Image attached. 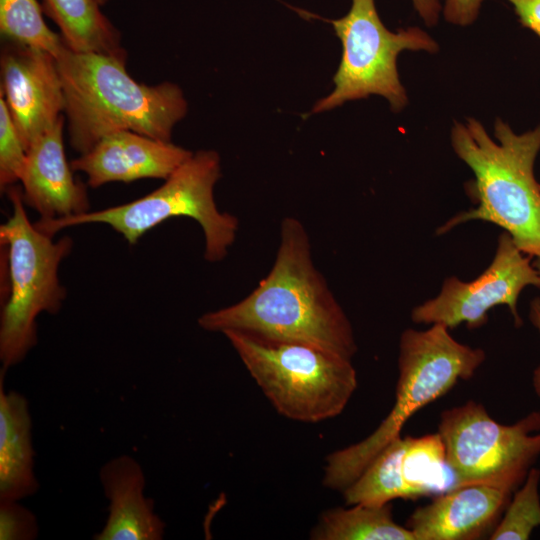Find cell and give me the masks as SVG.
Returning <instances> with one entry per match:
<instances>
[{"mask_svg": "<svg viewBox=\"0 0 540 540\" xmlns=\"http://www.w3.org/2000/svg\"><path fill=\"white\" fill-rule=\"evenodd\" d=\"M211 332L237 330L263 338L299 342L351 359L357 345L351 323L315 268L303 224L287 217L268 275L243 300L198 319Z\"/></svg>", "mask_w": 540, "mask_h": 540, "instance_id": "obj_1", "label": "cell"}, {"mask_svg": "<svg viewBox=\"0 0 540 540\" xmlns=\"http://www.w3.org/2000/svg\"><path fill=\"white\" fill-rule=\"evenodd\" d=\"M56 59L69 142L79 154L123 130L171 141L175 125L187 113L177 84L137 82L126 70V58L75 52L66 46Z\"/></svg>", "mask_w": 540, "mask_h": 540, "instance_id": "obj_2", "label": "cell"}, {"mask_svg": "<svg viewBox=\"0 0 540 540\" xmlns=\"http://www.w3.org/2000/svg\"><path fill=\"white\" fill-rule=\"evenodd\" d=\"M493 139L475 118L456 121L451 145L473 171L469 191L476 207L459 213L437 231L479 220L498 225L531 257L540 256V184L534 174L540 152V124L517 133L501 118L494 122Z\"/></svg>", "mask_w": 540, "mask_h": 540, "instance_id": "obj_3", "label": "cell"}, {"mask_svg": "<svg viewBox=\"0 0 540 540\" xmlns=\"http://www.w3.org/2000/svg\"><path fill=\"white\" fill-rule=\"evenodd\" d=\"M485 359L484 350L458 342L441 324L404 330L392 409L365 439L326 457L323 484L342 492L383 448L401 436L403 426L416 412L448 393L459 380L472 378Z\"/></svg>", "mask_w": 540, "mask_h": 540, "instance_id": "obj_4", "label": "cell"}, {"mask_svg": "<svg viewBox=\"0 0 540 540\" xmlns=\"http://www.w3.org/2000/svg\"><path fill=\"white\" fill-rule=\"evenodd\" d=\"M12 206L0 226L5 250L4 299L0 315L1 369L22 362L37 344V317L60 311L67 296L59 278V266L73 247L70 237L56 241L32 223L25 210L21 188L6 191Z\"/></svg>", "mask_w": 540, "mask_h": 540, "instance_id": "obj_5", "label": "cell"}, {"mask_svg": "<svg viewBox=\"0 0 540 540\" xmlns=\"http://www.w3.org/2000/svg\"><path fill=\"white\" fill-rule=\"evenodd\" d=\"M276 411L291 420L318 423L341 414L353 396L351 359L313 345L254 334L223 332Z\"/></svg>", "mask_w": 540, "mask_h": 540, "instance_id": "obj_6", "label": "cell"}, {"mask_svg": "<svg viewBox=\"0 0 540 540\" xmlns=\"http://www.w3.org/2000/svg\"><path fill=\"white\" fill-rule=\"evenodd\" d=\"M221 177L220 156L214 150H200L185 161L151 193L131 202L53 220H38L35 226L54 236L59 231L83 224H106L130 244L148 231L174 217L192 218L204 234V258L219 262L228 254L239 227L238 219L221 212L214 187Z\"/></svg>", "mask_w": 540, "mask_h": 540, "instance_id": "obj_7", "label": "cell"}, {"mask_svg": "<svg viewBox=\"0 0 540 540\" xmlns=\"http://www.w3.org/2000/svg\"><path fill=\"white\" fill-rule=\"evenodd\" d=\"M342 44V57L334 75V89L320 99L312 112L334 109L347 101L370 95L384 97L392 111L408 103L397 69L402 51L436 53L438 43L419 27L390 31L382 23L374 0H351L348 13L331 20Z\"/></svg>", "mask_w": 540, "mask_h": 540, "instance_id": "obj_8", "label": "cell"}, {"mask_svg": "<svg viewBox=\"0 0 540 540\" xmlns=\"http://www.w3.org/2000/svg\"><path fill=\"white\" fill-rule=\"evenodd\" d=\"M437 432L456 486L501 483L517 489L540 457V411L502 424L468 400L441 412Z\"/></svg>", "mask_w": 540, "mask_h": 540, "instance_id": "obj_9", "label": "cell"}, {"mask_svg": "<svg viewBox=\"0 0 540 540\" xmlns=\"http://www.w3.org/2000/svg\"><path fill=\"white\" fill-rule=\"evenodd\" d=\"M540 289V274L510 234L503 231L498 238L490 265L470 282L458 277L446 278L439 294L416 306L411 313L418 324H441L454 329L465 323L468 329L480 328L488 321V311L506 305L516 327L523 324L518 298L526 287Z\"/></svg>", "mask_w": 540, "mask_h": 540, "instance_id": "obj_10", "label": "cell"}, {"mask_svg": "<svg viewBox=\"0 0 540 540\" xmlns=\"http://www.w3.org/2000/svg\"><path fill=\"white\" fill-rule=\"evenodd\" d=\"M456 487L438 432L398 437L342 493L347 505L434 497Z\"/></svg>", "mask_w": 540, "mask_h": 540, "instance_id": "obj_11", "label": "cell"}, {"mask_svg": "<svg viewBox=\"0 0 540 540\" xmlns=\"http://www.w3.org/2000/svg\"><path fill=\"white\" fill-rule=\"evenodd\" d=\"M0 65V95L27 151L64 115L57 59L46 51L8 41L1 50Z\"/></svg>", "mask_w": 540, "mask_h": 540, "instance_id": "obj_12", "label": "cell"}, {"mask_svg": "<svg viewBox=\"0 0 540 540\" xmlns=\"http://www.w3.org/2000/svg\"><path fill=\"white\" fill-rule=\"evenodd\" d=\"M516 488L501 483L454 487L416 508L405 526L415 540H475L490 535Z\"/></svg>", "mask_w": 540, "mask_h": 540, "instance_id": "obj_13", "label": "cell"}, {"mask_svg": "<svg viewBox=\"0 0 540 540\" xmlns=\"http://www.w3.org/2000/svg\"><path fill=\"white\" fill-rule=\"evenodd\" d=\"M192 155L171 141L123 130L104 136L70 165L86 175L88 186L97 188L146 178L166 180Z\"/></svg>", "mask_w": 540, "mask_h": 540, "instance_id": "obj_14", "label": "cell"}, {"mask_svg": "<svg viewBox=\"0 0 540 540\" xmlns=\"http://www.w3.org/2000/svg\"><path fill=\"white\" fill-rule=\"evenodd\" d=\"M65 115L37 137L27 149L20 178L25 205L35 210L39 220L61 219L89 211L86 187L77 181L64 152Z\"/></svg>", "mask_w": 540, "mask_h": 540, "instance_id": "obj_15", "label": "cell"}, {"mask_svg": "<svg viewBox=\"0 0 540 540\" xmlns=\"http://www.w3.org/2000/svg\"><path fill=\"white\" fill-rule=\"evenodd\" d=\"M100 481L109 502L108 517L95 540H161L164 521L154 502L144 495L145 476L128 455L111 459L100 469Z\"/></svg>", "mask_w": 540, "mask_h": 540, "instance_id": "obj_16", "label": "cell"}, {"mask_svg": "<svg viewBox=\"0 0 540 540\" xmlns=\"http://www.w3.org/2000/svg\"><path fill=\"white\" fill-rule=\"evenodd\" d=\"M0 372V500H21L39 488L34 473L35 451L28 400L5 390Z\"/></svg>", "mask_w": 540, "mask_h": 540, "instance_id": "obj_17", "label": "cell"}, {"mask_svg": "<svg viewBox=\"0 0 540 540\" xmlns=\"http://www.w3.org/2000/svg\"><path fill=\"white\" fill-rule=\"evenodd\" d=\"M41 6L70 50L126 58L120 32L95 0H42Z\"/></svg>", "mask_w": 540, "mask_h": 540, "instance_id": "obj_18", "label": "cell"}, {"mask_svg": "<svg viewBox=\"0 0 540 540\" xmlns=\"http://www.w3.org/2000/svg\"><path fill=\"white\" fill-rule=\"evenodd\" d=\"M314 540H415L413 533L397 524L391 502L383 505L354 504L323 512L310 532Z\"/></svg>", "mask_w": 540, "mask_h": 540, "instance_id": "obj_19", "label": "cell"}, {"mask_svg": "<svg viewBox=\"0 0 540 540\" xmlns=\"http://www.w3.org/2000/svg\"><path fill=\"white\" fill-rule=\"evenodd\" d=\"M0 32L7 41L46 51L56 58L66 47L61 35L46 24L37 0H0Z\"/></svg>", "mask_w": 540, "mask_h": 540, "instance_id": "obj_20", "label": "cell"}, {"mask_svg": "<svg viewBox=\"0 0 540 540\" xmlns=\"http://www.w3.org/2000/svg\"><path fill=\"white\" fill-rule=\"evenodd\" d=\"M540 469L531 467L514 491L499 522L489 535L491 540H527L540 527Z\"/></svg>", "mask_w": 540, "mask_h": 540, "instance_id": "obj_21", "label": "cell"}, {"mask_svg": "<svg viewBox=\"0 0 540 540\" xmlns=\"http://www.w3.org/2000/svg\"><path fill=\"white\" fill-rule=\"evenodd\" d=\"M27 152L11 119L4 98L0 95V188L6 191L20 181Z\"/></svg>", "mask_w": 540, "mask_h": 540, "instance_id": "obj_22", "label": "cell"}, {"mask_svg": "<svg viewBox=\"0 0 540 540\" xmlns=\"http://www.w3.org/2000/svg\"><path fill=\"white\" fill-rule=\"evenodd\" d=\"M36 516L18 500H0V540H32L37 538Z\"/></svg>", "mask_w": 540, "mask_h": 540, "instance_id": "obj_23", "label": "cell"}, {"mask_svg": "<svg viewBox=\"0 0 540 540\" xmlns=\"http://www.w3.org/2000/svg\"><path fill=\"white\" fill-rule=\"evenodd\" d=\"M484 0H445L443 15L447 22L468 26L478 17Z\"/></svg>", "mask_w": 540, "mask_h": 540, "instance_id": "obj_24", "label": "cell"}, {"mask_svg": "<svg viewBox=\"0 0 540 540\" xmlns=\"http://www.w3.org/2000/svg\"><path fill=\"white\" fill-rule=\"evenodd\" d=\"M519 22L540 37V0H507Z\"/></svg>", "mask_w": 540, "mask_h": 540, "instance_id": "obj_25", "label": "cell"}, {"mask_svg": "<svg viewBox=\"0 0 540 540\" xmlns=\"http://www.w3.org/2000/svg\"><path fill=\"white\" fill-rule=\"evenodd\" d=\"M419 16L426 25L433 26L438 22L439 14L442 11L438 0H411Z\"/></svg>", "mask_w": 540, "mask_h": 540, "instance_id": "obj_26", "label": "cell"}, {"mask_svg": "<svg viewBox=\"0 0 540 540\" xmlns=\"http://www.w3.org/2000/svg\"><path fill=\"white\" fill-rule=\"evenodd\" d=\"M529 319L540 334V297H536L531 301ZM532 386L536 396L540 400V364L533 371Z\"/></svg>", "mask_w": 540, "mask_h": 540, "instance_id": "obj_27", "label": "cell"}, {"mask_svg": "<svg viewBox=\"0 0 540 540\" xmlns=\"http://www.w3.org/2000/svg\"><path fill=\"white\" fill-rule=\"evenodd\" d=\"M533 265L535 266V268L540 274V256L535 257V261L533 262Z\"/></svg>", "mask_w": 540, "mask_h": 540, "instance_id": "obj_28", "label": "cell"}, {"mask_svg": "<svg viewBox=\"0 0 540 540\" xmlns=\"http://www.w3.org/2000/svg\"><path fill=\"white\" fill-rule=\"evenodd\" d=\"M100 6L106 4L107 2L111 1V0H95Z\"/></svg>", "mask_w": 540, "mask_h": 540, "instance_id": "obj_29", "label": "cell"}]
</instances>
